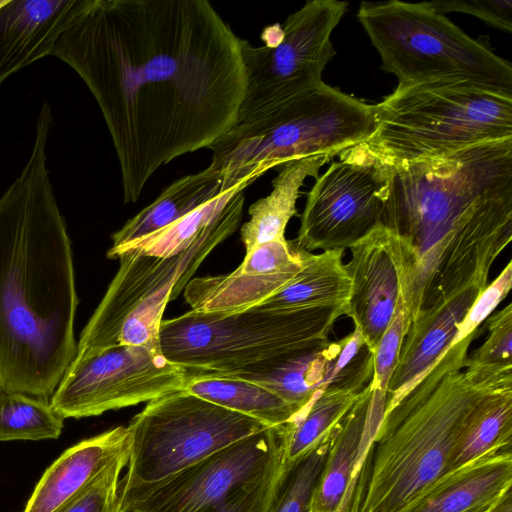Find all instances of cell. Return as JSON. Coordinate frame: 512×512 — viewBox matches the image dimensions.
<instances>
[{"label": "cell", "mask_w": 512, "mask_h": 512, "mask_svg": "<svg viewBox=\"0 0 512 512\" xmlns=\"http://www.w3.org/2000/svg\"><path fill=\"white\" fill-rule=\"evenodd\" d=\"M333 158L315 155L291 160L273 180L269 195L257 200L249 209V220L241 227V240L246 253L255 247L275 240L285 239V229L296 214V201L305 179L317 178L320 168Z\"/></svg>", "instance_id": "obj_24"}, {"label": "cell", "mask_w": 512, "mask_h": 512, "mask_svg": "<svg viewBox=\"0 0 512 512\" xmlns=\"http://www.w3.org/2000/svg\"><path fill=\"white\" fill-rule=\"evenodd\" d=\"M334 427L301 457L286 463L267 512H313V498L333 441Z\"/></svg>", "instance_id": "obj_31"}, {"label": "cell", "mask_w": 512, "mask_h": 512, "mask_svg": "<svg viewBox=\"0 0 512 512\" xmlns=\"http://www.w3.org/2000/svg\"><path fill=\"white\" fill-rule=\"evenodd\" d=\"M286 465L282 425L160 481L120 489L124 512H267Z\"/></svg>", "instance_id": "obj_9"}, {"label": "cell", "mask_w": 512, "mask_h": 512, "mask_svg": "<svg viewBox=\"0 0 512 512\" xmlns=\"http://www.w3.org/2000/svg\"><path fill=\"white\" fill-rule=\"evenodd\" d=\"M63 426L50 399L0 389V442L57 439Z\"/></svg>", "instance_id": "obj_30"}, {"label": "cell", "mask_w": 512, "mask_h": 512, "mask_svg": "<svg viewBox=\"0 0 512 512\" xmlns=\"http://www.w3.org/2000/svg\"><path fill=\"white\" fill-rule=\"evenodd\" d=\"M347 6L309 0L287 17L276 45L253 46L242 39L247 84L236 124L268 115L323 83L322 72L336 53L331 34Z\"/></svg>", "instance_id": "obj_11"}, {"label": "cell", "mask_w": 512, "mask_h": 512, "mask_svg": "<svg viewBox=\"0 0 512 512\" xmlns=\"http://www.w3.org/2000/svg\"><path fill=\"white\" fill-rule=\"evenodd\" d=\"M512 487V452L482 456L441 478L404 512H485Z\"/></svg>", "instance_id": "obj_21"}, {"label": "cell", "mask_w": 512, "mask_h": 512, "mask_svg": "<svg viewBox=\"0 0 512 512\" xmlns=\"http://www.w3.org/2000/svg\"><path fill=\"white\" fill-rule=\"evenodd\" d=\"M337 350L338 342L328 341L262 373L231 377L255 382L300 410L317 392L329 390Z\"/></svg>", "instance_id": "obj_25"}, {"label": "cell", "mask_w": 512, "mask_h": 512, "mask_svg": "<svg viewBox=\"0 0 512 512\" xmlns=\"http://www.w3.org/2000/svg\"><path fill=\"white\" fill-rule=\"evenodd\" d=\"M5 2L6 0H0V6H2Z\"/></svg>", "instance_id": "obj_38"}, {"label": "cell", "mask_w": 512, "mask_h": 512, "mask_svg": "<svg viewBox=\"0 0 512 512\" xmlns=\"http://www.w3.org/2000/svg\"><path fill=\"white\" fill-rule=\"evenodd\" d=\"M408 327L405 305L401 297L395 315L374 351V372L370 381L373 388L387 393Z\"/></svg>", "instance_id": "obj_34"}, {"label": "cell", "mask_w": 512, "mask_h": 512, "mask_svg": "<svg viewBox=\"0 0 512 512\" xmlns=\"http://www.w3.org/2000/svg\"><path fill=\"white\" fill-rule=\"evenodd\" d=\"M129 448L127 426L114 427L68 448L46 469L23 512H57Z\"/></svg>", "instance_id": "obj_20"}, {"label": "cell", "mask_w": 512, "mask_h": 512, "mask_svg": "<svg viewBox=\"0 0 512 512\" xmlns=\"http://www.w3.org/2000/svg\"><path fill=\"white\" fill-rule=\"evenodd\" d=\"M484 327L488 330V338L467 357L466 366L512 367V304L489 315Z\"/></svg>", "instance_id": "obj_33"}, {"label": "cell", "mask_w": 512, "mask_h": 512, "mask_svg": "<svg viewBox=\"0 0 512 512\" xmlns=\"http://www.w3.org/2000/svg\"><path fill=\"white\" fill-rule=\"evenodd\" d=\"M316 178L293 243L305 250L346 249L381 223L383 164L360 143Z\"/></svg>", "instance_id": "obj_14"}, {"label": "cell", "mask_w": 512, "mask_h": 512, "mask_svg": "<svg viewBox=\"0 0 512 512\" xmlns=\"http://www.w3.org/2000/svg\"><path fill=\"white\" fill-rule=\"evenodd\" d=\"M483 329L449 347L385 411L373 442L361 512H404L449 473L453 450L482 398L512 378V367L466 366Z\"/></svg>", "instance_id": "obj_4"}, {"label": "cell", "mask_w": 512, "mask_h": 512, "mask_svg": "<svg viewBox=\"0 0 512 512\" xmlns=\"http://www.w3.org/2000/svg\"><path fill=\"white\" fill-rule=\"evenodd\" d=\"M358 19L398 84L468 82L512 94V66L423 2H362Z\"/></svg>", "instance_id": "obj_8"}, {"label": "cell", "mask_w": 512, "mask_h": 512, "mask_svg": "<svg viewBox=\"0 0 512 512\" xmlns=\"http://www.w3.org/2000/svg\"><path fill=\"white\" fill-rule=\"evenodd\" d=\"M359 393L334 389L319 391L287 423L282 424L286 463L301 457L330 431L353 405Z\"/></svg>", "instance_id": "obj_29"}, {"label": "cell", "mask_w": 512, "mask_h": 512, "mask_svg": "<svg viewBox=\"0 0 512 512\" xmlns=\"http://www.w3.org/2000/svg\"><path fill=\"white\" fill-rule=\"evenodd\" d=\"M423 4L442 15L448 12L468 13L502 31H512L511 0H452L430 1Z\"/></svg>", "instance_id": "obj_36"}, {"label": "cell", "mask_w": 512, "mask_h": 512, "mask_svg": "<svg viewBox=\"0 0 512 512\" xmlns=\"http://www.w3.org/2000/svg\"><path fill=\"white\" fill-rule=\"evenodd\" d=\"M129 460V450L108 464L71 502L57 512H124L120 475Z\"/></svg>", "instance_id": "obj_32"}, {"label": "cell", "mask_w": 512, "mask_h": 512, "mask_svg": "<svg viewBox=\"0 0 512 512\" xmlns=\"http://www.w3.org/2000/svg\"><path fill=\"white\" fill-rule=\"evenodd\" d=\"M348 305L301 310L252 307L233 314L193 310L162 320V354L199 377L262 373L329 341Z\"/></svg>", "instance_id": "obj_5"}, {"label": "cell", "mask_w": 512, "mask_h": 512, "mask_svg": "<svg viewBox=\"0 0 512 512\" xmlns=\"http://www.w3.org/2000/svg\"><path fill=\"white\" fill-rule=\"evenodd\" d=\"M386 402L387 393L369 383L336 423L315 490L313 512H361L370 477L373 442Z\"/></svg>", "instance_id": "obj_15"}, {"label": "cell", "mask_w": 512, "mask_h": 512, "mask_svg": "<svg viewBox=\"0 0 512 512\" xmlns=\"http://www.w3.org/2000/svg\"><path fill=\"white\" fill-rule=\"evenodd\" d=\"M482 291L479 287L467 289L417 314L403 339L388 385L385 411L397 404L451 346L459 323Z\"/></svg>", "instance_id": "obj_19"}, {"label": "cell", "mask_w": 512, "mask_h": 512, "mask_svg": "<svg viewBox=\"0 0 512 512\" xmlns=\"http://www.w3.org/2000/svg\"><path fill=\"white\" fill-rule=\"evenodd\" d=\"M268 427L186 390L151 400L127 426V472L120 489L165 479Z\"/></svg>", "instance_id": "obj_10"}, {"label": "cell", "mask_w": 512, "mask_h": 512, "mask_svg": "<svg viewBox=\"0 0 512 512\" xmlns=\"http://www.w3.org/2000/svg\"><path fill=\"white\" fill-rule=\"evenodd\" d=\"M383 168L381 223L401 245L410 325L427 308L456 236L478 218L512 207V138Z\"/></svg>", "instance_id": "obj_3"}, {"label": "cell", "mask_w": 512, "mask_h": 512, "mask_svg": "<svg viewBox=\"0 0 512 512\" xmlns=\"http://www.w3.org/2000/svg\"><path fill=\"white\" fill-rule=\"evenodd\" d=\"M490 510H491V509H489V510H487V511H485V512H490Z\"/></svg>", "instance_id": "obj_39"}, {"label": "cell", "mask_w": 512, "mask_h": 512, "mask_svg": "<svg viewBox=\"0 0 512 512\" xmlns=\"http://www.w3.org/2000/svg\"><path fill=\"white\" fill-rule=\"evenodd\" d=\"M85 0H6L0 6V83L50 55Z\"/></svg>", "instance_id": "obj_18"}, {"label": "cell", "mask_w": 512, "mask_h": 512, "mask_svg": "<svg viewBox=\"0 0 512 512\" xmlns=\"http://www.w3.org/2000/svg\"><path fill=\"white\" fill-rule=\"evenodd\" d=\"M512 378L490 390L475 408L458 440L449 473L487 454L511 449Z\"/></svg>", "instance_id": "obj_26"}, {"label": "cell", "mask_w": 512, "mask_h": 512, "mask_svg": "<svg viewBox=\"0 0 512 512\" xmlns=\"http://www.w3.org/2000/svg\"><path fill=\"white\" fill-rule=\"evenodd\" d=\"M185 390L218 406L254 418L267 426L285 424L299 411L297 407L269 389L237 377L194 378Z\"/></svg>", "instance_id": "obj_27"}, {"label": "cell", "mask_w": 512, "mask_h": 512, "mask_svg": "<svg viewBox=\"0 0 512 512\" xmlns=\"http://www.w3.org/2000/svg\"><path fill=\"white\" fill-rule=\"evenodd\" d=\"M301 267V249L293 241H271L246 253L241 265L229 274L190 280L184 297L195 312H241L271 297Z\"/></svg>", "instance_id": "obj_17"}, {"label": "cell", "mask_w": 512, "mask_h": 512, "mask_svg": "<svg viewBox=\"0 0 512 512\" xmlns=\"http://www.w3.org/2000/svg\"><path fill=\"white\" fill-rule=\"evenodd\" d=\"M374 125V105L323 82L268 115L235 124L209 147V166L224 179L241 180L295 159L334 157L365 142Z\"/></svg>", "instance_id": "obj_7"}, {"label": "cell", "mask_w": 512, "mask_h": 512, "mask_svg": "<svg viewBox=\"0 0 512 512\" xmlns=\"http://www.w3.org/2000/svg\"><path fill=\"white\" fill-rule=\"evenodd\" d=\"M511 287L512 261H509L499 276L491 284L487 285L474 301L465 317L459 323L451 346L473 333L508 295Z\"/></svg>", "instance_id": "obj_35"}, {"label": "cell", "mask_w": 512, "mask_h": 512, "mask_svg": "<svg viewBox=\"0 0 512 512\" xmlns=\"http://www.w3.org/2000/svg\"><path fill=\"white\" fill-rule=\"evenodd\" d=\"M374 111L361 144L388 166L512 138V94L468 82L398 84Z\"/></svg>", "instance_id": "obj_6"}, {"label": "cell", "mask_w": 512, "mask_h": 512, "mask_svg": "<svg viewBox=\"0 0 512 512\" xmlns=\"http://www.w3.org/2000/svg\"><path fill=\"white\" fill-rule=\"evenodd\" d=\"M51 110L0 198V389L50 399L73 361L78 305L70 239L46 166Z\"/></svg>", "instance_id": "obj_2"}, {"label": "cell", "mask_w": 512, "mask_h": 512, "mask_svg": "<svg viewBox=\"0 0 512 512\" xmlns=\"http://www.w3.org/2000/svg\"><path fill=\"white\" fill-rule=\"evenodd\" d=\"M245 203L244 190L231 200L222 215L201 232L189 248L170 257L126 251L102 301L83 329L76 357L117 345L121 325L143 300L162 289L178 294L206 257L238 228Z\"/></svg>", "instance_id": "obj_13"}, {"label": "cell", "mask_w": 512, "mask_h": 512, "mask_svg": "<svg viewBox=\"0 0 512 512\" xmlns=\"http://www.w3.org/2000/svg\"><path fill=\"white\" fill-rule=\"evenodd\" d=\"M196 377L160 349L115 345L74 357L50 401L64 419H80L185 390Z\"/></svg>", "instance_id": "obj_12"}, {"label": "cell", "mask_w": 512, "mask_h": 512, "mask_svg": "<svg viewBox=\"0 0 512 512\" xmlns=\"http://www.w3.org/2000/svg\"><path fill=\"white\" fill-rule=\"evenodd\" d=\"M243 179H223L219 172L208 166L175 180L112 235V246L107 254L168 226Z\"/></svg>", "instance_id": "obj_22"}, {"label": "cell", "mask_w": 512, "mask_h": 512, "mask_svg": "<svg viewBox=\"0 0 512 512\" xmlns=\"http://www.w3.org/2000/svg\"><path fill=\"white\" fill-rule=\"evenodd\" d=\"M344 251L335 249L312 254L301 249L300 271L255 307L289 311L348 305L351 281L342 261Z\"/></svg>", "instance_id": "obj_23"}, {"label": "cell", "mask_w": 512, "mask_h": 512, "mask_svg": "<svg viewBox=\"0 0 512 512\" xmlns=\"http://www.w3.org/2000/svg\"><path fill=\"white\" fill-rule=\"evenodd\" d=\"M349 248L351 259L345 264L351 281L347 316L374 353L402 297V249L397 236L382 223Z\"/></svg>", "instance_id": "obj_16"}, {"label": "cell", "mask_w": 512, "mask_h": 512, "mask_svg": "<svg viewBox=\"0 0 512 512\" xmlns=\"http://www.w3.org/2000/svg\"><path fill=\"white\" fill-rule=\"evenodd\" d=\"M264 173V171L253 173L184 217L152 234L126 244L117 251L107 254V257L117 259L126 251L156 257H170L185 251L203 230L222 215L239 191L245 190Z\"/></svg>", "instance_id": "obj_28"}, {"label": "cell", "mask_w": 512, "mask_h": 512, "mask_svg": "<svg viewBox=\"0 0 512 512\" xmlns=\"http://www.w3.org/2000/svg\"><path fill=\"white\" fill-rule=\"evenodd\" d=\"M490 512H512V487L493 505Z\"/></svg>", "instance_id": "obj_37"}, {"label": "cell", "mask_w": 512, "mask_h": 512, "mask_svg": "<svg viewBox=\"0 0 512 512\" xmlns=\"http://www.w3.org/2000/svg\"><path fill=\"white\" fill-rule=\"evenodd\" d=\"M51 56L102 111L124 203L162 165L228 132L246 91L242 39L207 0H85Z\"/></svg>", "instance_id": "obj_1"}]
</instances>
